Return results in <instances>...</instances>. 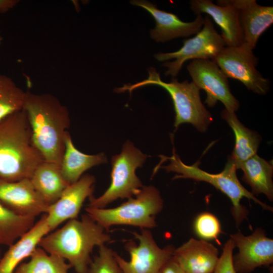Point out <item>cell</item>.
I'll return each mask as SVG.
<instances>
[{"instance_id":"ffe728a7","label":"cell","mask_w":273,"mask_h":273,"mask_svg":"<svg viewBox=\"0 0 273 273\" xmlns=\"http://www.w3.org/2000/svg\"><path fill=\"white\" fill-rule=\"evenodd\" d=\"M107 162L105 155H88L79 151L74 145L70 133L65 136V150L60 166L62 175L68 184L77 181L83 173L93 166Z\"/></svg>"},{"instance_id":"4316f807","label":"cell","mask_w":273,"mask_h":273,"mask_svg":"<svg viewBox=\"0 0 273 273\" xmlns=\"http://www.w3.org/2000/svg\"><path fill=\"white\" fill-rule=\"evenodd\" d=\"M195 233L200 239L218 241L222 233L220 221L213 214L209 212L199 213L194 221Z\"/></svg>"},{"instance_id":"277c9868","label":"cell","mask_w":273,"mask_h":273,"mask_svg":"<svg viewBox=\"0 0 273 273\" xmlns=\"http://www.w3.org/2000/svg\"><path fill=\"white\" fill-rule=\"evenodd\" d=\"M160 157L161 158V163L166 160H169L170 163L166 166L157 167L156 171L159 168H162L167 172L177 173L173 179L190 178L197 181H205L224 194L232 202L231 212L237 228L247 219L249 214L246 207L241 203V200L243 198L253 200L264 210L273 211L272 207L261 201L242 186L237 176L236 165L230 157L224 169L220 173L215 174L201 169L198 163L191 165L185 164L174 151L170 157L163 155Z\"/></svg>"},{"instance_id":"7402d4cb","label":"cell","mask_w":273,"mask_h":273,"mask_svg":"<svg viewBox=\"0 0 273 273\" xmlns=\"http://www.w3.org/2000/svg\"><path fill=\"white\" fill-rule=\"evenodd\" d=\"M239 169L243 171L242 179L251 188L253 195L263 194L272 201V161H266L256 154L242 163Z\"/></svg>"},{"instance_id":"83f0119b","label":"cell","mask_w":273,"mask_h":273,"mask_svg":"<svg viewBox=\"0 0 273 273\" xmlns=\"http://www.w3.org/2000/svg\"><path fill=\"white\" fill-rule=\"evenodd\" d=\"M115 254L105 245L99 247L98 254L92 260L88 273H122Z\"/></svg>"},{"instance_id":"2e32d148","label":"cell","mask_w":273,"mask_h":273,"mask_svg":"<svg viewBox=\"0 0 273 273\" xmlns=\"http://www.w3.org/2000/svg\"><path fill=\"white\" fill-rule=\"evenodd\" d=\"M217 5L210 0H192L190 8L195 15L206 13L220 27L226 46L238 47L243 41L237 9L226 0H218Z\"/></svg>"},{"instance_id":"f546056e","label":"cell","mask_w":273,"mask_h":273,"mask_svg":"<svg viewBox=\"0 0 273 273\" xmlns=\"http://www.w3.org/2000/svg\"><path fill=\"white\" fill-rule=\"evenodd\" d=\"M158 273H186L172 257L161 267Z\"/></svg>"},{"instance_id":"d4e9b609","label":"cell","mask_w":273,"mask_h":273,"mask_svg":"<svg viewBox=\"0 0 273 273\" xmlns=\"http://www.w3.org/2000/svg\"><path fill=\"white\" fill-rule=\"evenodd\" d=\"M35 224V218L21 216L0 201V245L10 246Z\"/></svg>"},{"instance_id":"ac0fdd59","label":"cell","mask_w":273,"mask_h":273,"mask_svg":"<svg viewBox=\"0 0 273 273\" xmlns=\"http://www.w3.org/2000/svg\"><path fill=\"white\" fill-rule=\"evenodd\" d=\"M238 12L243 32L242 44L253 50L260 36L273 23V7L258 5L255 0H226Z\"/></svg>"},{"instance_id":"9c48e42d","label":"cell","mask_w":273,"mask_h":273,"mask_svg":"<svg viewBox=\"0 0 273 273\" xmlns=\"http://www.w3.org/2000/svg\"><path fill=\"white\" fill-rule=\"evenodd\" d=\"M213 61L228 78L239 80L253 93L263 95L269 90V80L256 69L258 58L245 45L225 46Z\"/></svg>"},{"instance_id":"ba28073f","label":"cell","mask_w":273,"mask_h":273,"mask_svg":"<svg viewBox=\"0 0 273 273\" xmlns=\"http://www.w3.org/2000/svg\"><path fill=\"white\" fill-rule=\"evenodd\" d=\"M201 30L192 38L183 41V47L178 51L166 53H158L154 55L159 61L174 59L172 62H165L163 65L167 68L166 76L174 78L181 69L184 63L189 60H214L226 46L225 43L215 28L208 15Z\"/></svg>"},{"instance_id":"5bb4252c","label":"cell","mask_w":273,"mask_h":273,"mask_svg":"<svg viewBox=\"0 0 273 273\" xmlns=\"http://www.w3.org/2000/svg\"><path fill=\"white\" fill-rule=\"evenodd\" d=\"M0 201L19 215L35 218L46 214L49 206L29 178L16 181L0 178Z\"/></svg>"},{"instance_id":"6da1fadb","label":"cell","mask_w":273,"mask_h":273,"mask_svg":"<svg viewBox=\"0 0 273 273\" xmlns=\"http://www.w3.org/2000/svg\"><path fill=\"white\" fill-rule=\"evenodd\" d=\"M23 110L31 128L34 146L45 161L60 165L65 134L70 125L67 107L51 94L27 91Z\"/></svg>"},{"instance_id":"52a82bcc","label":"cell","mask_w":273,"mask_h":273,"mask_svg":"<svg viewBox=\"0 0 273 273\" xmlns=\"http://www.w3.org/2000/svg\"><path fill=\"white\" fill-rule=\"evenodd\" d=\"M147 157L130 142H126L121 152L112 157L109 187L100 197L95 198L93 195L89 197L87 207L105 208L118 199H129L134 196L143 186L135 170L142 166Z\"/></svg>"},{"instance_id":"30bf717a","label":"cell","mask_w":273,"mask_h":273,"mask_svg":"<svg viewBox=\"0 0 273 273\" xmlns=\"http://www.w3.org/2000/svg\"><path fill=\"white\" fill-rule=\"evenodd\" d=\"M139 241H128L125 250L130 255L126 261L115 252V258L122 273H158L163 265L172 256L175 249L170 245L160 248L149 229H141L140 233L132 232Z\"/></svg>"},{"instance_id":"5b68a950","label":"cell","mask_w":273,"mask_h":273,"mask_svg":"<svg viewBox=\"0 0 273 273\" xmlns=\"http://www.w3.org/2000/svg\"><path fill=\"white\" fill-rule=\"evenodd\" d=\"M148 78L133 84H124L115 91L131 93L132 90L147 85H156L164 88L170 95L175 113L174 126L176 129L184 123L192 124L198 130L205 132L213 121L210 113L202 103L199 88L192 81L181 82L172 78L170 82L163 81L159 73L153 68L148 70Z\"/></svg>"},{"instance_id":"1f68e13d","label":"cell","mask_w":273,"mask_h":273,"mask_svg":"<svg viewBox=\"0 0 273 273\" xmlns=\"http://www.w3.org/2000/svg\"><path fill=\"white\" fill-rule=\"evenodd\" d=\"M3 40V37L1 35H0V45L2 43Z\"/></svg>"},{"instance_id":"d6a6232c","label":"cell","mask_w":273,"mask_h":273,"mask_svg":"<svg viewBox=\"0 0 273 273\" xmlns=\"http://www.w3.org/2000/svg\"><path fill=\"white\" fill-rule=\"evenodd\" d=\"M2 257V254H1V245H0V259Z\"/></svg>"},{"instance_id":"f1b7e54d","label":"cell","mask_w":273,"mask_h":273,"mask_svg":"<svg viewBox=\"0 0 273 273\" xmlns=\"http://www.w3.org/2000/svg\"><path fill=\"white\" fill-rule=\"evenodd\" d=\"M235 248L230 238L224 244L222 252L213 273H236L233 265V253Z\"/></svg>"},{"instance_id":"3957f363","label":"cell","mask_w":273,"mask_h":273,"mask_svg":"<svg viewBox=\"0 0 273 273\" xmlns=\"http://www.w3.org/2000/svg\"><path fill=\"white\" fill-rule=\"evenodd\" d=\"M44 159L34 146L24 110L0 123V178L9 181L30 179Z\"/></svg>"},{"instance_id":"cb8c5ba5","label":"cell","mask_w":273,"mask_h":273,"mask_svg":"<svg viewBox=\"0 0 273 273\" xmlns=\"http://www.w3.org/2000/svg\"><path fill=\"white\" fill-rule=\"evenodd\" d=\"M27 262H22L14 273H68L71 265L62 257L37 247Z\"/></svg>"},{"instance_id":"8fae6325","label":"cell","mask_w":273,"mask_h":273,"mask_svg":"<svg viewBox=\"0 0 273 273\" xmlns=\"http://www.w3.org/2000/svg\"><path fill=\"white\" fill-rule=\"evenodd\" d=\"M192 82L206 93L205 103L213 107L221 102L230 112H236L239 108L238 100L232 94L228 78L212 60H192L187 66Z\"/></svg>"},{"instance_id":"603a6c76","label":"cell","mask_w":273,"mask_h":273,"mask_svg":"<svg viewBox=\"0 0 273 273\" xmlns=\"http://www.w3.org/2000/svg\"><path fill=\"white\" fill-rule=\"evenodd\" d=\"M221 117L232 129L235 137L234 150L230 158L237 169L240 164L256 154L261 138L259 134L245 127L238 119L235 113L223 110Z\"/></svg>"},{"instance_id":"4dcf8cb0","label":"cell","mask_w":273,"mask_h":273,"mask_svg":"<svg viewBox=\"0 0 273 273\" xmlns=\"http://www.w3.org/2000/svg\"><path fill=\"white\" fill-rule=\"evenodd\" d=\"M18 0H0V13H5L14 8L19 3Z\"/></svg>"},{"instance_id":"7a4b0ae2","label":"cell","mask_w":273,"mask_h":273,"mask_svg":"<svg viewBox=\"0 0 273 273\" xmlns=\"http://www.w3.org/2000/svg\"><path fill=\"white\" fill-rule=\"evenodd\" d=\"M111 241L104 228L86 213L80 220H69L61 228L49 233L38 246L67 261L76 273H88L94 248Z\"/></svg>"},{"instance_id":"e0dca14e","label":"cell","mask_w":273,"mask_h":273,"mask_svg":"<svg viewBox=\"0 0 273 273\" xmlns=\"http://www.w3.org/2000/svg\"><path fill=\"white\" fill-rule=\"evenodd\" d=\"M218 255L217 248L212 243L191 238L175 248L172 258L186 273H213Z\"/></svg>"},{"instance_id":"8992f818","label":"cell","mask_w":273,"mask_h":273,"mask_svg":"<svg viewBox=\"0 0 273 273\" xmlns=\"http://www.w3.org/2000/svg\"><path fill=\"white\" fill-rule=\"evenodd\" d=\"M163 207V200L158 190L153 186H143L133 197L117 207L91 208L85 211L107 232L114 225H128L150 229L157 226L156 216Z\"/></svg>"},{"instance_id":"44dd1931","label":"cell","mask_w":273,"mask_h":273,"mask_svg":"<svg viewBox=\"0 0 273 273\" xmlns=\"http://www.w3.org/2000/svg\"><path fill=\"white\" fill-rule=\"evenodd\" d=\"M34 189L49 205L56 202L68 186L57 164L44 161L30 178Z\"/></svg>"},{"instance_id":"7c38bea8","label":"cell","mask_w":273,"mask_h":273,"mask_svg":"<svg viewBox=\"0 0 273 273\" xmlns=\"http://www.w3.org/2000/svg\"><path fill=\"white\" fill-rule=\"evenodd\" d=\"M238 252L233 255V265L236 273H250L262 266L273 263V239L267 237L261 228L250 235L240 231L230 235Z\"/></svg>"},{"instance_id":"d6986e66","label":"cell","mask_w":273,"mask_h":273,"mask_svg":"<svg viewBox=\"0 0 273 273\" xmlns=\"http://www.w3.org/2000/svg\"><path fill=\"white\" fill-rule=\"evenodd\" d=\"M51 232L43 214L33 226L22 235L0 259V273H14L23 260L29 257L38 247L41 239Z\"/></svg>"},{"instance_id":"9a60e30c","label":"cell","mask_w":273,"mask_h":273,"mask_svg":"<svg viewBox=\"0 0 273 273\" xmlns=\"http://www.w3.org/2000/svg\"><path fill=\"white\" fill-rule=\"evenodd\" d=\"M130 3L144 8L154 18L156 25L150 31V35L157 42H164L178 37L195 35L201 30L204 24V18L201 14L197 15L194 21L186 22L174 14L158 9L150 2L133 0Z\"/></svg>"},{"instance_id":"484cf974","label":"cell","mask_w":273,"mask_h":273,"mask_svg":"<svg viewBox=\"0 0 273 273\" xmlns=\"http://www.w3.org/2000/svg\"><path fill=\"white\" fill-rule=\"evenodd\" d=\"M26 93L11 77L0 74V123L23 110Z\"/></svg>"},{"instance_id":"4fadbf2b","label":"cell","mask_w":273,"mask_h":273,"mask_svg":"<svg viewBox=\"0 0 273 273\" xmlns=\"http://www.w3.org/2000/svg\"><path fill=\"white\" fill-rule=\"evenodd\" d=\"M95 181L93 175H83L68 185L58 200L49 206L46 214L51 232L66 221L77 218L85 200L93 196Z\"/></svg>"}]
</instances>
